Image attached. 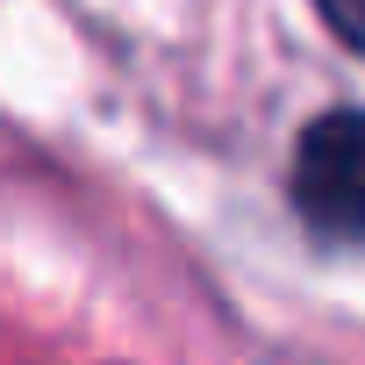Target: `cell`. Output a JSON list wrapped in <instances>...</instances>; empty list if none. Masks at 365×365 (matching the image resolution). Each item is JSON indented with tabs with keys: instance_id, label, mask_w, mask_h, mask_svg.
<instances>
[{
	"instance_id": "obj_1",
	"label": "cell",
	"mask_w": 365,
	"mask_h": 365,
	"mask_svg": "<svg viewBox=\"0 0 365 365\" xmlns=\"http://www.w3.org/2000/svg\"><path fill=\"white\" fill-rule=\"evenodd\" d=\"M287 194L315 237L365 244V108H329L301 129Z\"/></svg>"
},
{
	"instance_id": "obj_2",
	"label": "cell",
	"mask_w": 365,
	"mask_h": 365,
	"mask_svg": "<svg viewBox=\"0 0 365 365\" xmlns=\"http://www.w3.org/2000/svg\"><path fill=\"white\" fill-rule=\"evenodd\" d=\"M315 15L351 58H365V0H315Z\"/></svg>"
}]
</instances>
